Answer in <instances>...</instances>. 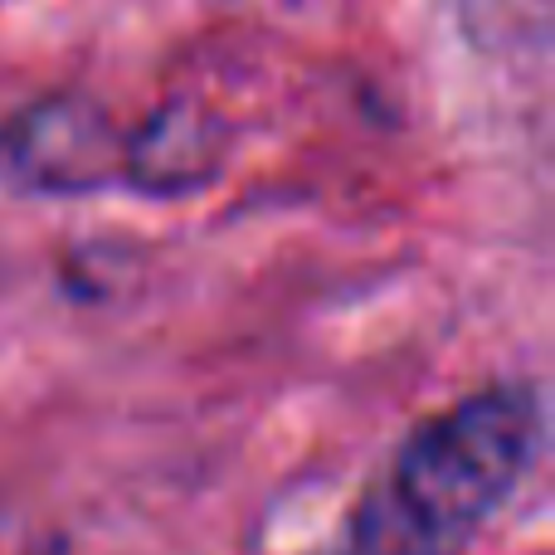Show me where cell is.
<instances>
[{
	"instance_id": "1",
	"label": "cell",
	"mask_w": 555,
	"mask_h": 555,
	"mask_svg": "<svg viewBox=\"0 0 555 555\" xmlns=\"http://www.w3.org/2000/svg\"><path fill=\"white\" fill-rule=\"evenodd\" d=\"M546 410L531 385H492L424 420L395 449L322 555H449L517 492L541 453Z\"/></svg>"
},
{
	"instance_id": "3",
	"label": "cell",
	"mask_w": 555,
	"mask_h": 555,
	"mask_svg": "<svg viewBox=\"0 0 555 555\" xmlns=\"http://www.w3.org/2000/svg\"><path fill=\"white\" fill-rule=\"evenodd\" d=\"M230 142L234 132L215 107L195 103V98L156 103L132 132H122V181L152 201L201 195L205 185L220 181Z\"/></svg>"
},
{
	"instance_id": "2",
	"label": "cell",
	"mask_w": 555,
	"mask_h": 555,
	"mask_svg": "<svg viewBox=\"0 0 555 555\" xmlns=\"http://www.w3.org/2000/svg\"><path fill=\"white\" fill-rule=\"evenodd\" d=\"M0 176L29 195H93L122 181V127L88 93H44L0 122Z\"/></svg>"
},
{
	"instance_id": "4",
	"label": "cell",
	"mask_w": 555,
	"mask_h": 555,
	"mask_svg": "<svg viewBox=\"0 0 555 555\" xmlns=\"http://www.w3.org/2000/svg\"><path fill=\"white\" fill-rule=\"evenodd\" d=\"M0 287H5V254H0Z\"/></svg>"
}]
</instances>
